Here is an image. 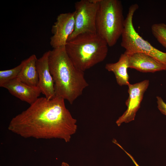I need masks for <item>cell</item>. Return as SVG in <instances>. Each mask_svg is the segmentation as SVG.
Wrapping results in <instances>:
<instances>
[{
	"label": "cell",
	"mask_w": 166,
	"mask_h": 166,
	"mask_svg": "<svg viewBox=\"0 0 166 166\" xmlns=\"http://www.w3.org/2000/svg\"><path fill=\"white\" fill-rule=\"evenodd\" d=\"M9 130L24 138L59 139L70 140L77 129V120L65 105V100L55 96L39 97L26 110L12 118Z\"/></svg>",
	"instance_id": "1"
},
{
	"label": "cell",
	"mask_w": 166,
	"mask_h": 166,
	"mask_svg": "<svg viewBox=\"0 0 166 166\" xmlns=\"http://www.w3.org/2000/svg\"><path fill=\"white\" fill-rule=\"evenodd\" d=\"M49 64L54 85L55 96L72 104L89 86L84 72L73 64L65 46L49 50Z\"/></svg>",
	"instance_id": "2"
},
{
	"label": "cell",
	"mask_w": 166,
	"mask_h": 166,
	"mask_svg": "<svg viewBox=\"0 0 166 166\" xmlns=\"http://www.w3.org/2000/svg\"><path fill=\"white\" fill-rule=\"evenodd\" d=\"M108 46L106 41L97 33H86L68 41L65 47L74 65L84 72L105 59Z\"/></svg>",
	"instance_id": "3"
},
{
	"label": "cell",
	"mask_w": 166,
	"mask_h": 166,
	"mask_svg": "<svg viewBox=\"0 0 166 166\" xmlns=\"http://www.w3.org/2000/svg\"><path fill=\"white\" fill-rule=\"evenodd\" d=\"M124 19L121 1L99 0L96 33L106 41L108 46L115 45L121 36Z\"/></svg>",
	"instance_id": "4"
},
{
	"label": "cell",
	"mask_w": 166,
	"mask_h": 166,
	"mask_svg": "<svg viewBox=\"0 0 166 166\" xmlns=\"http://www.w3.org/2000/svg\"><path fill=\"white\" fill-rule=\"evenodd\" d=\"M139 6L136 4L129 7L124 19V28L121 35V46L128 53L140 52L152 56L166 65V53L153 47L144 39L136 30L133 23V15Z\"/></svg>",
	"instance_id": "5"
},
{
	"label": "cell",
	"mask_w": 166,
	"mask_h": 166,
	"mask_svg": "<svg viewBox=\"0 0 166 166\" xmlns=\"http://www.w3.org/2000/svg\"><path fill=\"white\" fill-rule=\"evenodd\" d=\"M99 0H81L75 2V27L69 41L84 33H96V19Z\"/></svg>",
	"instance_id": "6"
},
{
	"label": "cell",
	"mask_w": 166,
	"mask_h": 166,
	"mask_svg": "<svg viewBox=\"0 0 166 166\" xmlns=\"http://www.w3.org/2000/svg\"><path fill=\"white\" fill-rule=\"evenodd\" d=\"M149 84V80H145L134 84H130L128 85L129 96L125 102L127 109L116 121L118 126H120L123 123H128L134 120Z\"/></svg>",
	"instance_id": "7"
},
{
	"label": "cell",
	"mask_w": 166,
	"mask_h": 166,
	"mask_svg": "<svg viewBox=\"0 0 166 166\" xmlns=\"http://www.w3.org/2000/svg\"><path fill=\"white\" fill-rule=\"evenodd\" d=\"M74 13H61L53 25L50 44L53 49L65 46L75 27Z\"/></svg>",
	"instance_id": "8"
},
{
	"label": "cell",
	"mask_w": 166,
	"mask_h": 166,
	"mask_svg": "<svg viewBox=\"0 0 166 166\" xmlns=\"http://www.w3.org/2000/svg\"><path fill=\"white\" fill-rule=\"evenodd\" d=\"M49 53L47 51L37 59L36 67L38 76V86L45 97L50 99L55 96L54 81L49 68Z\"/></svg>",
	"instance_id": "9"
},
{
	"label": "cell",
	"mask_w": 166,
	"mask_h": 166,
	"mask_svg": "<svg viewBox=\"0 0 166 166\" xmlns=\"http://www.w3.org/2000/svg\"><path fill=\"white\" fill-rule=\"evenodd\" d=\"M128 54V68L143 73L166 70V65L148 54L140 52Z\"/></svg>",
	"instance_id": "10"
},
{
	"label": "cell",
	"mask_w": 166,
	"mask_h": 166,
	"mask_svg": "<svg viewBox=\"0 0 166 166\" xmlns=\"http://www.w3.org/2000/svg\"><path fill=\"white\" fill-rule=\"evenodd\" d=\"M13 96L30 105L39 98L41 91L38 86L28 85L17 78L11 80L2 87Z\"/></svg>",
	"instance_id": "11"
},
{
	"label": "cell",
	"mask_w": 166,
	"mask_h": 166,
	"mask_svg": "<svg viewBox=\"0 0 166 166\" xmlns=\"http://www.w3.org/2000/svg\"><path fill=\"white\" fill-rule=\"evenodd\" d=\"M128 60V54L125 51L121 55L117 62L107 63L105 66L106 70L114 73L117 83L121 86H128L130 84L127 71Z\"/></svg>",
	"instance_id": "12"
},
{
	"label": "cell",
	"mask_w": 166,
	"mask_h": 166,
	"mask_svg": "<svg viewBox=\"0 0 166 166\" xmlns=\"http://www.w3.org/2000/svg\"><path fill=\"white\" fill-rule=\"evenodd\" d=\"M37 58L33 54L24 60V64L17 78L28 85L38 86V76L36 67Z\"/></svg>",
	"instance_id": "13"
},
{
	"label": "cell",
	"mask_w": 166,
	"mask_h": 166,
	"mask_svg": "<svg viewBox=\"0 0 166 166\" xmlns=\"http://www.w3.org/2000/svg\"><path fill=\"white\" fill-rule=\"evenodd\" d=\"M24 64L23 60L20 64L12 69L0 71V86L14 79L17 78Z\"/></svg>",
	"instance_id": "14"
},
{
	"label": "cell",
	"mask_w": 166,
	"mask_h": 166,
	"mask_svg": "<svg viewBox=\"0 0 166 166\" xmlns=\"http://www.w3.org/2000/svg\"><path fill=\"white\" fill-rule=\"evenodd\" d=\"M151 29L153 36L166 49V24L155 23L152 25Z\"/></svg>",
	"instance_id": "15"
},
{
	"label": "cell",
	"mask_w": 166,
	"mask_h": 166,
	"mask_svg": "<svg viewBox=\"0 0 166 166\" xmlns=\"http://www.w3.org/2000/svg\"><path fill=\"white\" fill-rule=\"evenodd\" d=\"M157 108L161 113L166 116V103L162 98L159 96H157Z\"/></svg>",
	"instance_id": "16"
},
{
	"label": "cell",
	"mask_w": 166,
	"mask_h": 166,
	"mask_svg": "<svg viewBox=\"0 0 166 166\" xmlns=\"http://www.w3.org/2000/svg\"><path fill=\"white\" fill-rule=\"evenodd\" d=\"M115 144H116L120 148H121L126 153V154L130 157V158L132 160V162H133L135 165H136V166H140L136 162L134 159L133 158V157H132V156L128 152H126L122 147L117 142V141H116L115 142Z\"/></svg>",
	"instance_id": "17"
},
{
	"label": "cell",
	"mask_w": 166,
	"mask_h": 166,
	"mask_svg": "<svg viewBox=\"0 0 166 166\" xmlns=\"http://www.w3.org/2000/svg\"><path fill=\"white\" fill-rule=\"evenodd\" d=\"M61 166H70L68 163L65 162H63L61 164Z\"/></svg>",
	"instance_id": "18"
}]
</instances>
